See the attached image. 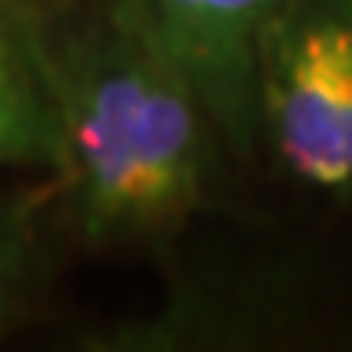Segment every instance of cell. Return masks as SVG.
Segmentation results:
<instances>
[{
  "mask_svg": "<svg viewBox=\"0 0 352 352\" xmlns=\"http://www.w3.org/2000/svg\"><path fill=\"white\" fill-rule=\"evenodd\" d=\"M47 69L61 173L94 241L162 230L195 209L209 111L130 4L61 54L47 51Z\"/></svg>",
  "mask_w": 352,
  "mask_h": 352,
  "instance_id": "1",
  "label": "cell"
},
{
  "mask_svg": "<svg viewBox=\"0 0 352 352\" xmlns=\"http://www.w3.org/2000/svg\"><path fill=\"white\" fill-rule=\"evenodd\" d=\"M352 4L287 0L259 43V104L277 151L313 187H352L349 151Z\"/></svg>",
  "mask_w": 352,
  "mask_h": 352,
  "instance_id": "2",
  "label": "cell"
},
{
  "mask_svg": "<svg viewBox=\"0 0 352 352\" xmlns=\"http://www.w3.org/2000/svg\"><path fill=\"white\" fill-rule=\"evenodd\" d=\"M287 0H130L234 140H248L259 104V43Z\"/></svg>",
  "mask_w": 352,
  "mask_h": 352,
  "instance_id": "3",
  "label": "cell"
},
{
  "mask_svg": "<svg viewBox=\"0 0 352 352\" xmlns=\"http://www.w3.org/2000/svg\"><path fill=\"white\" fill-rule=\"evenodd\" d=\"M0 166H58L61 116L47 51L0 11Z\"/></svg>",
  "mask_w": 352,
  "mask_h": 352,
  "instance_id": "4",
  "label": "cell"
},
{
  "mask_svg": "<svg viewBox=\"0 0 352 352\" xmlns=\"http://www.w3.org/2000/svg\"><path fill=\"white\" fill-rule=\"evenodd\" d=\"M22 234L14 223L0 219V324L8 320L11 306H14V295H19V284H22Z\"/></svg>",
  "mask_w": 352,
  "mask_h": 352,
  "instance_id": "5",
  "label": "cell"
},
{
  "mask_svg": "<svg viewBox=\"0 0 352 352\" xmlns=\"http://www.w3.org/2000/svg\"><path fill=\"white\" fill-rule=\"evenodd\" d=\"M349 151H352V40H349Z\"/></svg>",
  "mask_w": 352,
  "mask_h": 352,
  "instance_id": "6",
  "label": "cell"
}]
</instances>
